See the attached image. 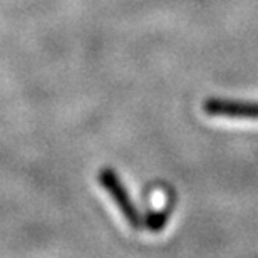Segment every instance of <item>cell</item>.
<instances>
[{
  "mask_svg": "<svg viewBox=\"0 0 258 258\" xmlns=\"http://www.w3.org/2000/svg\"><path fill=\"white\" fill-rule=\"evenodd\" d=\"M203 109L208 116L225 117L236 121H258V102H236L208 99L203 104Z\"/></svg>",
  "mask_w": 258,
  "mask_h": 258,
  "instance_id": "7a4b0ae2",
  "label": "cell"
},
{
  "mask_svg": "<svg viewBox=\"0 0 258 258\" xmlns=\"http://www.w3.org/2000/svg\"><path fill=\"white\" fill-rule=\"evenodd\" d=\"M99 183L102 184V188L106 189L112 200H114L116 206L119 208L122 216L126 218V221L133 228H139L141 226V216H139L138 210L134 208L131 198L126 191V188L122 186V183L119 181L117 174L112 169L106 168L99 173Z\"/></svg>",
  "mask_w": 258,
  "mask_h": 258,
  "instance_id": "6da1fadb",
  "label": "cell"
}]
</instances>
